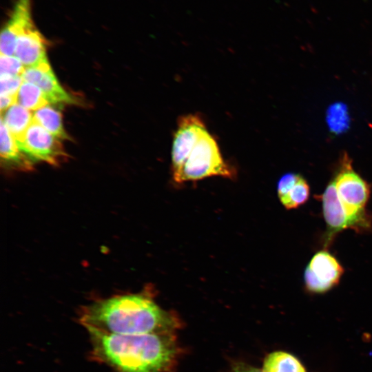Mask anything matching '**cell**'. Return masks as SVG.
<instances>
[{
  "label": "cell",
  "instance_id": "cell-1",
  "mask_svg": "<svg viewBox=\"0 0 372 372\" xmlns=\"http://www.w3.org/2000/svg\"><path fill=\"white\" fill-rule=\"evenodd\" d=\"M79 320L86 329L114 335L163 333L175 323L155 302L149 289L95 300L81 308Z\"/></svg>",
  "mask_w": 372,
  "mask_h": 372
},
{
  "label": "cell",
  "instance_id": "cell-2",
  "mask_svg": "<svg viewBox=\"0 0 372 372\" xmlns=\"http://www.w3.org/2000/svg\"><path fill=\"white\" fill-rule=\"evenodd\" d=\"M93 358L116 372H162L176 349L166 332L114 335L87 329Z\"/></svg>",
  "mask_w": 372,
  "mask_h": 372
},
{
  "label": "cell",
  "instance_id": "cell-3",
  "mask_svg": "<svg viewBox=\"0 0 372 372\" xmlns=\"http://www.w3.org/2000/svg\"><path fill=\"white\" fill-rule=\"evenodd\" d=\"M333 181L351 229L358 232L371 229L372 218L366 209L371 194L370 186L354 171L348 156H344Z\"/></svg>",
  "mask_w": 372,
  "mask_h": 372
},
{
  "label": "cell",
  "instance_id": "cell-4",
  "mask_svg": "<svg viewBox=\"0 0 372 372\" xmlns=\"http://www.w3.org/2000/svg\"><path fill=\"white\" fill-rule=\"evenodd\" d=\"M234 174L224 161L216 140L206 130L173 178L176 183H183L213 176L231 178Z\"/></svg>",
  "mask_w": 372,
  "mask_h": 372
},
{
  "label": "cell",
  "instance_id": "cell-5",
  "mask_svg": "<svg viewBox=\"0 0 372 372\" xmlns=\"http://www.w3.org/2000/svg\"><path fill=\"white\" fill-rule=\"evenodd\" d=\"M19 149L33 163L43 161L58 165L68 158L59 138L35 121H32L24 138L17 143Z\"/></svg>",
  "mask_w": 372,
  "mask_h": 372
},
{
  "label": "cell",
  "instance_id": "cell-6",
  "mask_svg": "<svg viewBox=\"0 0 372 372\" xmlns=\"http://www.w3.org/2000/svg\"><path fill=\"white\" fill-rule=\"evenodd\" d=\"M344 269L337 258L327 250L316 252L304 272L306 289L314 293H324L340 282Z\"/></svg>",
  "mask_w": 372,
  "mask_h": 372
},
{
  "label": "cell",
  "instance_id": "cell-7",
  "mask_svg": "<svg viewBox=\"0 0 372 372\" xmlns=\"http://www.w3.org/2000/svg\"><path fill=\"white\" fill-rule=\"evenodd\" d=\"M203 120L195 114L183 116L178 119L172 148V176L176 175L206 130Z\"/></svg>",
  "mask_w": 372,
  "mask_h": 372
},
{
  "label": "cell",
  "instance_id": "cell-8",
  "mask_svg": "<svg viewBox=\"0 0 372 372\" xmlns=\"http://www.w3.org/2000/svg\"><path fill=\"white\" fill-rule=\"evenodd\" d=\"M34 26L32 0H17L9 18L1 30V54L14 56L18 38Z\"/></svg>",
  "mask_w": 372,
  "mask_h": 372
},
{
  "label": "cell",
  "instance_id": "cell-9",
  "mask_svg": "<svg viewBox=\"0 0 372 372\" xmlns=\"http://www.w3.org/2000/svg\"><path fill=\"white\" fill-rule=\"evenodd\" d=\"M21 77L23 81L37 85L44 93L50 103L74 104L78 102L60 85L48 61L36 66L25 68Z\"/></svg>",
  "mask_w": 372,
  "mask_h": 372
},
{
  "label": "cell",
  "instance_id": "cell-10",
  "mask_svg": "<svg viewBox=\"0 0 372 372\" xmlns=\"http://www.w3.org/2000/svg\"><path fill=\"white\" fill-rule=\"evenodd\" d=\"M320 197L327 228L324 238V246L327 247L338 233L351 227L338 198L333 180L327 185Z\"/></svg>",
  "mask_w": 372,
  "mask_h": 372
},
{
  "label": "cell",
  "instance_id": "cell-11",
  "mask_svg": "<svg viewBox=\"0 0 372 372\" xmlns=\"http://www.w3.org/2000/svg\"><path fill=\"white\" fill-rule=\"evenodd\" d=\"M45 40L35 28H31L17 39L14 56L25 68L47 61Z\"/></svg>",
  "mask_w": 372,
  "mask_h": 372
},
{
  "label": "cell",
  "instance_id": "cell-12",
  "mask_svg": "<svg viewBox=\"0 0 372 372\" xmlns=\"http://www.w3.org/2000/svg\"><path fill=\"white\" fill-rule=\"evenodd\" d=\"M0 155L6 167L20 170H30L33 162L19 149L16 140L1 120Z\"/></svg>",
  "mask_w": 372,
  "mask_h": 372
},
{
  "label": "cell",
  "instance_id": "cell-13",
  "mask_svg": "<svg viewBox=\"0 0 372 372\" xmlns=\"http://www.w3.org/2000/svg\"><path fill=\"white\" fill-rule=\"evenodd\" d=\"M1 120L4 123L17 143L23 140L33 121L31 111L19 103H15L2 113Z\"/></svg>",
  "mask_w": 372,
  "mask_h": 372
},
{
  "label": "cell",
  "instance_id": "cell-14",
  "mask_svg": "<svg viewBox=\"0 0 372 372\" xmlns=\"http://www.w3.org/2000/svg\"><path fill=\"white\" fill-rule=\"evenodd\" d=\"M33 120L48 132L59 139H70L63 125L61 112L47 105L34 111Z\"/></svg>",
  "mask_w": 372,
  "mask_h": 372
},
{
  "label": "cell",
  "instance_id": "cell-15",
  "mask_svg": "<svg viewBox=\"0 0 372 372\" xmlns=\"http://www.w3.org/2000/svg\"><path fill=\"white\" fill-rule=\"evenodd\" d=\"M263 372H306L293 355L283 351L269 354L264 362Z\"/></svg>",
  "mask_w": 372,
  "mask_h": 372
},
{
  "label": "cell",
  "instance_id": "cell-16",
  "mask_svg": "<svg viewBox=\"0 0 372 372\" xmlns=\"http://www.w3.org/2000/svg\"><path fill=\"white\" fill-rule=\"evenodd\" d=\"M18 103L32 111L49 104L42 90L36 85L23 81L18 92Z\"/></svg>",
  "mask_w": 372,
  "mask_h": 372
},
{
  "label": "cell",
  "instance_id": "cell-17",
  "mask_svg": "<svg viewBox=\"0 0 372 372\" xmlns=\"http://www.w3.org/2000/svg\"><path fill=\"white\" fill-rule=\"evenodd\" d=\"M309 194V185L301 176L291 189L279 199L286 209H293L304 205L308 200Z\"/></svg>",
  "mask_w": 372,
  "mask_h": 372
},
{
  "label": "cell",
  "instance_id": "cell-18",
  "mask_svg": "<svg viewBox=\"0 0 372 372\" xmlns=\"http://www.w3.org/2000/svg\"><path fill=\"white\" fill-rule=\"evenodd\" d=\"M327 122L329 130L338 134L346 131L349 125V116L347 106L342 103L331 105L327 112Z\"/></svg>",
  "mask_w": 372,
  "mask_h": 372
},
{
  "label": "cell",
  "instance_id": "cell-19",
  "mask_svg": "<svg viewBox=\"0 0 372 372\" xmlns=\"http://www.w3.org/2000/svg\"><path fill=\"white\" fill-rule=\"evenodd\" d=\"M1 74L22 76L25 66L15 56L1 54L0 57Z\"/></svg>",
  "mask_w": 372,
  "mask_h": 372
},
{
  "label": "cell",
  "instance_id": "cell-20",
  "mask_svg": "<svg viewBox=\"0 0 372 372\" xmlns=\"http://www.w3.org/2000/svg\"><path fill=\"white\" fill-rule=\"evenodd\" d=\"M1 95L18 96L23 79L21 76L1 74Z\"/></svg>",
  "mask_w": 372,
  "mask_h": 372
},
{
  "label": "cell",
  "instance_id": "cell-21",
  "mask_svg": "<svg viewBox=\"0 0 372 372\" xmlns=\"http://www.w3.org/2000/svg\"><path fill=\"white\" fill-rule=\"evenodd\" d=\"M300 174L287 173L283 175L279 180L277 185V194L279 198L285 196L295 185L299 178Z\"/></svg>",
  "mask_w": 372,
  "mask_h": 372
},
{
  "label": "cell",
  "instance_id": "cell-22",
  "mask_svg": "<svg viewBox=\"0 0 372 372\" xmlns=\"http://www.w3.org/2000/svg\"><path fill=\"white\" fill-rule=\"evenodd\" d=\"M236 372H262L256 369L251 367H240L237 369Z\"/></svg>",
  "mask_w": 372,
  "mask_h": 372
}]
</instances>
